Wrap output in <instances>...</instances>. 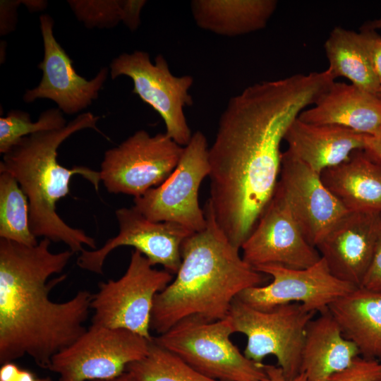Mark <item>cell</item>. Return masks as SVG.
<instances>
[{"label": "cell", "instance_id": "7", "mask_svg": "<svg viewBox=\"0 0 381 381\" xmlns=\"http://www.w3.org/2000/svg\"><path fill=\"white\" fill-rule=\"evenodd\" d=\"M173 278L165 270L155 269L134 249L123 276L99 283L98 291L92 294V324L126 329L152 341L150 325L155 298Z\"/></svg>", "mask_w": 381, "mask_h": 381}, {"label": "cell", "instance_id": "26", "mask_svg": "<svg viewBox=\"0 0 381 381\" xmlns=\"http://www.w3.org/2000/svg\"><path fill=\"white\" fill-rule=\"evenodd\" d=\"M77 19L87 28H111L122 22L130 30L140 25L145 0H69Z\"/></svg>", "mask_w": 381, "mask_h": 381}, {"label": "cell", "instance_id": "18", "mask_svg": "<svg viewBox=\"0 0 381 381\" xmlns=\"http://www.w3.org/2000/svg\"><path fill=\"white\" fill-rule=\"evenodd\" d=\"M298 118L308 123L339 126L372 135L381 127V98L352 84L334 81Z\"/></svg>", "mask_w": 381, "mask_h": 381}, {"label": "cell", "instance_id": "21", "mask_svg": "<svg viewBox=\"0 0 381 381\" xmlns=\"http://www.w3.org/2000/svg\"><path fill=\"white\" fill-rule=\"evenodd\" d=\"M360 356L356 345L346 339L329 310L309 322L301 354V373L308 381H327Z\"/></svg>", "mask_w": 381, "mask_h": 381}, {"label": "cell", "instance_id": "19", "mask_svg": "<svg viewBox=\"0 0 381 381\" xmlns=\"http://www.w3.org/2000/svg\"><path fill=\"white\" fill-rule=\"evenodd\" d=\"M369 135L334 125H315L296 119L284 140L287 151L318 174L365 150Z\"/></svg>", "mask_w": 381, "mask_h": 381}, {"label": "cell", "instance_id": "4", "mask_svg": "<svg viewBox=\"0 0 381 381\" xmlns=\"http://www.w3.org/2000/svg\"><path fill=\"white\" fill-rule=\"evenodd\" d=\"M100 119L90 112L83 113L59 130L42 131L21 138L3 155L0 172H8L18 181L29 201V224L37 237L62 242L73 253L87 246L97 249L95 239L80 229L68 225L56 213V203L66 196L74 175H80L98 190L99 171L85 166L68 169L57 161L61 144L77 131L97 127Z\"/></svg>", "mask_w": 381, "mask_h": 381}, {"label": "cell", "instance_id": "41", "mask_svg": "<svg viewBox=\"0 0 381 381\" xmlns=\"http://www.w3.org/2000/svg\"><path fill=\"white\" fill-rule=\"evenodd\" d=\"M377 95L381 98V88L380 89Z\"/></svg>", "mask_w": 381, "mask_h": 381}, {"label": "cell", "instance_id": "2", "mask_svg": "<svg viewBox=\"0 0 381 381\" xmlns=\"http://www.w3.org/2000/svg\"><path fill=\"white\" fill-rule=\"evenodd\" d=\"M51 241L35 246L0 239V363L28 356L49 369L53 356L73 343L87 329L84 323L92 294L78 291L55 302L50 292L66 277L60 274L74 254L53 253Z\"/></svg>", "mask_w": 381, "mask_h": 381}, {"label": "cell", "instance_id": "13", "mask_svg": "<svg viewBox=\"0 0 381 381\" xmlns=\"http://www.w3.org/2000/svg\"><path fill=\"white\" fill-rule=\"evenodd\" d=\"M119 223L118 234L99 248L84 249L77 260L85 270L102 274L107 255L121 246H131L145 256L152 266L162 265L171 274H176L181 264V248L193 233L185 226L171 222H153L133 207L115 212Z\"/></svg>", "mask_w": 381, "mask_h": 381}, {"label": "cell", "instance_id": "5", "mask_svg": "<svg viewBox=\"0 0 381 381\" xmlns=\"http://www.w3.org/2000/svg\"><path fill=\"white\" fill-rule=\"evenodd\" d=\"M231 318L209 321L185 318L153 341L201 373L222 381H255L265 375L264 363L248 359L231 340Z\"/></svg>", "mask_w": 381, "mask_h": 381}, {"label": "cell", "instance_id": "25", "mask_svg": "<svg viewBox=\"0 0 381 381\" xmlns=\"http://www.w3.org/2000/svg\"><path fill=\"white\" fill-rule=\"evenodd\" d=\"M0 238L25 246L38 243L29 224V201L16 178L0 172Z\"/></svg>", "mask_w": 381, "mask_h": 381}, {"label": "cell", "instance_id": "33", "mask_svg": "<svg viewBox=\"0 0 381 381\" xmlns=\"http://www.w3.org/2000/svg\"><path fill=\"white\" fill-rule=\"evenodd\" d=\"M37 377L27 370L18 367L14 362L1 365L0 368V381H37Z\"/></svg>", "mask_w": 381, "mask_h": 381}, {"label": "cell", "instance_id": "32", "mask_svg": "<svg viewBox=\"0 0 381 381\" xmlns=\"http://www.w3.org/2000/svg\"><path fill=\"white\" fill-rule=\"evenodd\" d=\"M22 1H0V34L5 35L15 30L17 22V8Z\"/></svg>", "mask_w": 381, "mask_h": 381}, {"label": "cell", "instance_id": "17", "mask_svg": "<svg viewBox=\"0 0 381 381\" xmlns=\"http://www.w3.org/2000/svg\"><path fill=\"white\" fill-rule=\"evenodd\" d=\"M381 234V213L349 212L316 246L330 272L360 287Z\"/></svg>", "mask_w": 381, "mask_h": 381}, {"label": "cell", "instance_id": "22", "mask_svg": "<svg viewBox=\"0 0 381 381\" xmlns=\"http://www.w3.org/2000/svg\"><path fill=\"white\" fill-rule=\"evenodd\" d=\"M328 310L360 356L381 360V293L357 287L333 302Z\"/></svg>", "mask_w": 381, "mask_h": 381}, {"label": "cell", "instance_id": "29", "mask_svg": "<svg viewBox=\"0 0 381 381\" xmlns=\"http://www.w3.org/2000/svg\"><path fill=\"white\" fill-rule=\"evenodd\" d=\"M380 372L379 361L358 356L346 368L330 376L327 381H376Z\"/></svg>", "mask_w": 381, "mask_h": 381}, {"label": "cell", "instance_id": "37", "mask_svg": "<svg viewBox=\"0 0 381 381\" xmlns=\"http://www.w3.org/2000/svg\"><path fill=\"white\" fill-rule=\"evenodd\" d=\"M92 381H139L132 373L126 371L120 376L110 380H100Z\"/></svg>", "mask_w": 381, "mask_h": 381}, {"label": "cell", "instance_id": "36", "mask_svg": "<svg viewBox=\"0 0 381 381\" xmlns=\"http://www.w3.org/2000/svg\"><path fill=\"white\" fill-rule=\"evenodd\" d=\"M22 3L31 11H39L44 9L47 6L46 1L24 0Z\"/></svg>", "mask_w": 381, "mask_h": 381}, {"label": "cell", "instance_id": "24", "mask_svg": "<svg viewBox=\"0 0 381 381\" xmlns=\"http://www.w3.org/2000/svg\"><path fill=\"white\" fill-rule=\"evenodd\" d=\"M327 69L334 78L344 77L351 84L377 95L380 85L359 32L334 28L325 42Z\"/></svg>", "mask_w": 381, "mask_h": 381}, {"label": "cell", "instance_id": "3", "mask_svg": "<svg viewBox=\"0 0 381 381\" xmlns=\"http://www.w3.org/2000/svg\"><path fill=\"white\" fill-rule=\"evenodd\" d=\"M203 210L205 228L186 239L176 277L155 298L150 327L158 335L187 317L225 318L240 293L268 279L243 259L217 225L207 201Z\"/></svg>", "mask_w": 381, "mask_h": 381}, {"label": "cell", "instance_id": "31", "mask_svg": "<svg viewBox=\"0 0 381 381\" xmlns=\"http://www.w3.org/2000/svg\"><path fill=\"white\" fill-rule=\"evenodd\" d=\"M360 287L381 293V234L373 260Z\"/></svg>", "mask_w": 381, "mask_h": 381}, {"label": "cell", "instance_id": "12", "mask_svg": "<svg viewBox=\"0 0 381 381\" xmlns=\"http://www.w3.org/2000/svg\"><path fill=\"white\" fill-rule=\"evenodd\" d=\"M255 269L270 277L272 281L266 285L248 288L236 298L261 310L295 303L321 313L327 311L338 298L357 288L333 276L322 258L305 269L278 265H261Z\"/></svg>", "mask_w": 381, "mask_h": 381}, {"label": "cell", "instance_id": "28", "mask_svg": "<svg viewBox=\"0 0 381 381\" xmlns=\"http://www.w3.org/2000/svg\"><path fill=\"white\" fill-rule=\"evenodd\" d=\"M66 125L59 108L43 111L35 122L32 121L28 113L11 110L6 116L0 118V152L4 155L24 137L38 132L59 130Z\"/></svg>", "mask_w": 381, "mask_h": 381}, {"label": "cell", "instance_id": "1", "mask_svg": "<svg viewBox=\"0 0 381 381\" xmlns=\"http://www.w3.org/2000/svg\"><path fill=\"white\" fill-rule=\"evenodd\" d=\"M334 81L327 69L297 73L256 83L229 99L209 147L207 202L238 248L274 195L289 127Z\"/></svg>", "mask_w": 381, "mask_h": 381}, {"label": "cell", "instance_id": "16", "mask_svg": "<svg viewBox=\"0 0 381 381\" xmlns=\"http://www.w3.org/2000/svg\"><path fill=\"white\" fill-rule=\"evenodd\" d=\"M40 22L44 44V57L38 65L42 79L37 86L25 91L23 99L28 103L38 99H51L67 114L78 113L98 97L109 70L102 68L89 80L78 75L71 59L54 35L52 18L43 14Z\"/></svg>", "mask_w": 381, "mask_h": 381}, {"label": "cell", "instance_id": "34", "mask_svg": "<svg viewBox=\"0 0 381 381\" xmlns=\"http://www.w3.org/2000/svg\"><path fill=\"white\" fill-rule=\"evenodd\" d=\"M265 375L255 381H308L305 373H300L292 378H288L278 365L264 364Z\"/></svg>", "mask_w": 381, "mask_h": 381}, {"label": "cell", "instance_id": "23", "mask_svg": "<svg viewBox=\"0 0 381 381\" xmlns=\"http://www.w3.org/2000/svg\"><path fill=\"white\" fill-rule=\"evenodd\" d=\"M277 4L276 0H193L190 11L200 28L236 37L263 29Z\"/></svg>", "mask_w": 381, "mask_h": 381}, {"label": "cell", "instance_id": "39", "mask_svg": "<svg viewBox=\"0 0 381 381\" xmlns=\"http://www.w3.org/2000/svg\"><path fill=\"white\" fill-rule=\"evenodd\" d=\"M37 381H52V380L49 377H46L43 378H37Z\"/></svg>", "mask_w": 381, "mask_h": 381}, {"label": "cell", "instance_id": "40", "mask_svg": "<svg viewBox=\"0 0 381 381\" xmlns=\"http://www.w3.org/2000/svg\"><path fill=\"white\" fill-rule=\"evenodd\" d=\"M376 381H381V372H380V375H379V376H378Z\"/></svg>", "mask_w": 381, "mask_h": 381}, {"label": "cell", "instance_id": "6", "mask_svg": "<svg viewBox=\"0 0 381 381\" xmlns=\"http://www.w3.org/2000/svg\"><path fill=\"white\" fill-rule=\"evenodd\" d=\"M315 314L295 303L258 310L236 298L228 315L234 333L247 338L243 354L248 359L262 363L265 358L273 356L285 376L292 378L301 373L307 327Z\"/></svg>", "mask_w": 381, "mask_h": 381}, {"label": "cell", "instance_id": "14", "mask_svg": "<svg viewBox=\"0 0 381 381\" xmlns=\"http://www.w3.org/2000/svg\"><path fill=\"white\" fill-rule=\"evenodd\" d=\"M275 192L284 199L306 239L315 248L349 212L320 175L287 150L282 152Z\"/></svg>", "mask_w": 381, "mask_h": 381}, {"label": "cell", "instance_id": "38", "mask_svg": "<svg viewBox=\"0 0 381 381\" xmlns=\"http://www.w3.org/2000/svg\"><path fill=\"white\" fill-rule=\"evenodd\" d=\"M381 29V18L369 21L362 26V30H375Z\"/></svg>", "mask_w": 381, "mask_h": 381}, {"label": "cell", "instance_id": "15", "mask_svg": "<svg viewBox=\"0 0 381 381\" xmlns=\"http://www.w3.org/2000/svg\"><path fill=\"white\" fill-rule=\"evenodd\" d=\"M241 249L243 259L254 268L278 265L305 269L321 258L318 249L306 239L284 199L277 192Z\"/></svg>", "mask_w": 381, "mask_h": 381}, {"label": "cell", "instance_id": "35", "mask_svg": "<svg viewBox=\"0 0 381 381\" xmlns=\"http://www.w3.org/2000/svg\"><path fill=\"white\" fill-rule=\"evenodd\" d=\"M365 150L381 164V127L375 134L368 135Z\"/></svg>", "mask_w": 381, "mask_h": 381}, {"label": "cell", "instance_id": "10", "mask_svg": "<svg viewBox=\"0 0 381 381\" xmlns=\"http://www.w3.org/2000/svg\"><path fill=\"white\" fill-rule=\"evenodd\" d=\"M146 338L123 329L92 324L73 343L55 354L49 369L59 381L110 380L148 352Z\"/></svg>", "mask_w": 381, "mask_h": 381}, {"label": "cell", "instance_id": "27", "mask_svg": "<svg viewBox=\"0 0 381 381\" xmlns=\"http://www.w3.org/2000/svg\"><path fill=\"white\" fill-rule=\"evenodd\" d=\"M126 371L139 381H222L201 373L153 340L147 354Z\"/></svg>", "mask_w": 381, "mask_h": 381}, {"label": "cell", "instance_id": "9", "mask_svg": "<svg viewBox=\"0 0 381 381\" xmlns=\"http://www.w3.org/2000/svg\"><path fill=\"white\" fill-rule=\"evenodd\" d=\"M109 68L112 79L121 75L131 78L133 93L159 114L169 138L183 147L189 143L193 133L184 109L193 102L189 93L193 83L191 75H173L162 54H158L152 63L149 54L143 51L121 54Z\"/></svg>", "mask_w": 381, "mask_h": 381}, {"label": "cell", "instance_id": "30", "mask_svg": "<svg viewBox=\"0 0 381 381\" xmlns=\"http://www.w3.org/2000/svg\"><path fill=\"white\" fill-rule=\"evenodd\" d=\"M359 33L381 87V36L368 30H362Z\"/></svg>", "mask_w": 381, "mask_h": 381}, {"label": "cell", "instance_id": "11", "mask_svg": "<svg viewBox=\"0 0 381 381\" xmlns=\"http://www.w3.org/2000/svg\"><path fill=\"white\" fill-rule=\"evenodd\" d=\"M184 147L166 133L140 130L104 152L100 179L108 192L138 198L163 183L177 166Z\"/></svg>", "mask_w": 381, "mask_h": 381}, {"label": "cell", "instance_id": "8", "mask_svg": "<svg viewBox=\"0 0 381 381\" xmlns=\"http://www.w3.org/2000/svg\"><path fill=\"white\" fill-rule=\"evenodd\" d=\"M209 173L207 140L203 133L197 131L184 147L169 177L158 186L134 198L133 207L151 221L175 222L192 232L201 231L207 220L199 205L198 190Z\"/></svg>", "mask_w": 381, "mask_h": 381}, {"label": "cell", "instance_id": "20", "mask_svg": "<svg viewBox=\"0 0 381 381\" xmlns=\"http://www.w3.org/2000/svg\"><path fill=\"white\" fill-rule=\"evenodd\" d=\"M320 177L349 212L381 213V164L365 150L353 152Z\"/></svg>", "mask_w": 381, "mask_h": 381}]
</instances>
